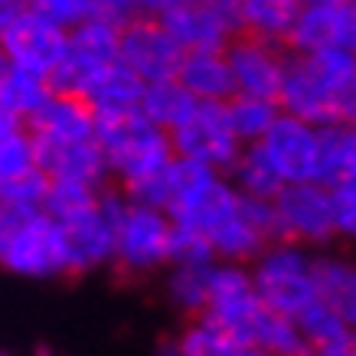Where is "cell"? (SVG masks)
I'll list each match as a JSON object with an SVG mask.
<instances>
[{
  "mask_svg": "<svg viewBox=\"0 0 356 356\" xmlns=\"http://www.w3.org/2000/svg\"><path fill=\"white\" fill-rule=\"evenodd\" d=\"M26 128V121H20L17 115H10V111L0 105V134H13V131Z\"/></svg>",
  "mask_w": 356,
  "mask_h": 356,
  "instance_id": "40",
  "label": "cell"
},
{
  "mask_svg": "<svg viewBox=\"0 0 356 356\" xmlns=\"http://www.w3.org/2000/svg\"><path fill=\"white\" fill-rule=\"evenodd\" d=\"M213 261H216V252L196 229L173 222L170 265H213Z\"/></svg>",
  "mask_w": 356,
  "mask_h": 356,
  "instance_id": "36",
  "label": "cell"
},
{
  "mask_svg": "<svg viewBox=\"0 0 356 356\" xmlns=\"http://www.w3.org/2000/svg\"><path fill=\"white\" fill-rule=\"evenodd\" d=\"M288 49L252 36H238L226 49V63L236 82V95L248 98H268L278 102L281 86H284V72H288Z\"/></svg>",
  "mask_w": 356,
  "mask_h": 356,
  "instance_id": "17",
  "label": "cell"
},
{
  "mask_svg": "<svg viewBox=\"0 0 356 356\" xmlns=\"http://www.w3.org/2000/svg\"><path fill=\"white\" fill-rule=\"evenodd\" d=\"M157 356H180V350H177V337L161 340V343H157Z\"/></svg>",
  "mask_w": 356,
  "mask_h": 356,
  "instance_id": "42",
  "label": "cell"
},
{
  "mask_svg": "<svg viewBox=\"0 0 356 356\" xmlns=\"http://www.w3.org/2000/svg\"><path fill=\"white\" fill-rule=\"evenodd\" d=\"M232 356H268V353H261V350H245V346H238Z\"/></svg>",
  "mask_w": 356,
  "mask_h": 356,
  "instance_id": "43",
  "label": "cell"
},
{
  "mask_svg": "<svg viewBox=\"0 0 356 356\" xmlns=\"http://www.w3.org/2000/svg\"><path fill=\"white\" fill-rule=\"evenodd\" d=\"M177 350L180 356H232L238 346L209 317H196L177 334Z\"/></svg>",
  "mask_w": 356,
  "mask_h": 356,
  "instance_id": "31",
  "label": "cell"
},
{
  "mask_svg": "<svg viewBox=\"0 0 356 356\" xmlns=\"http://www.w3.org/2000/svg\"><path fill=\"white\" fill-rule=\"evenodd\" d=\"M0 356H10V353H0Z\"/></svg>",
  "mask_w": 356,
  "mask_h": 356,
  "instance_id": "46",
  "label": "cell"
},
{
  "mask_svg": "<svg viewBox=\"0 0 356 356\" xmlns=\"http://www.w3.org/2000/svg\"><path fill=\"white\" fill-rule=\"evenodd\" d=\"M20 213H13V209H7V206H0V255H3V248H7V242H10L13 229L20 226Z\"/></svg>",
  "mask_w": 356,
  "mask_h": 356,
  "instance_id": "39",
  "label": "cell"
},
{
  "mask_svg": "<svg viewBox=\"0 0 356 356\" xmlns=\"http://www.w3.org/2000/svg\"><path fill=\"white\" fill-rule=\"evenodd\" d=\"M271 206H275V219H278V242L321 248L340 236L337 232L334 190L324 184L284 186Z\"/></svg>",
  "mask_w": 356,
  "mask_h": 356,
  "instance_id": "11",
  "label": "cell"
},
{
  "mask_svg": "<svg viewBox=\"0 0 356 356\" xmlns=\"http://www.w3.org/2000/svg\"><path fill=\"white\" fill-rule=\"evenodd\" d=\"M36 356H59V353H53L49 346H40V350H36Z\"/></svg>",
  "mask_w": 356,
  "mask_h": 356,
  "instance_id": "45",
  "label": "cell"
},
{
  "mask_svg": "<svg viewBox=\"0 0 356 356\" xmlns=\"http://www.w3.org/2000/svg\"><path fill=\"white\" fill-rule=\"evenodd\" d=\"M0 265L20 278H63L72 275V248L65 229L49 213L23 216L10 242L0 255Z\"/></svg>",
  "mask_w": 356,
  "mask_h": 356,
  "instance_id": "8",
  "label": "cell"
},
{
  "mask_svg": "<svg viewBox=\"0 0 356 356\" xmlns=\"http://www.w3.org/2000/svg\"><path fill=\"white\" fill-rule=\"evenodd\" d=\"M147 86L131 72L124 63H115L102 76L92 79V86L82 92V102L95 111V118H124L138 115Z\"/></svg>",
  "mask_w": 356,
  "mask_h": 356,
  "instance_id": "20",
  "label": "cell"
},
{
  "mask_svg": "<svg viewBox=\"0 0 356 356\" xmlns=\"http://www.w3.org/2000/svg\"><path fill=\"white\" fill-rule=\"evenodd\" d=\"M314 356H356V340L340 343V346H330V350H321V353H314Z\"/></svg>",
  "mask_w": 356,
  "mask_h": 356,
  "instance_id": "41",
  "label": "cell"
},
{
  "mask_svg": "<svg viewBox=\"0 0 356 356\" xmlns=\"http://www.w3.org/2000/svg\"><path fill=\"white\" fill-rule=\"evenodd\" d=\"M102 196V190L86 184H72V180H49V193H46V213L63 226L69 219L82 216L86 209L95 206V200Z\"/></svg>",
  "mask_w": 356,
  "mask_h": 356,
  "instance_id": "32",
  "label": "cell"
},
{
  "mask_svg": "<svg viewBox=\"0 0 356 356\" xmlns=\"http://www.w3.org/2000/svg\"><path fill=\"white\" fill-rule=\"evenodd\" d=\"M330 49L356 53V0H307L301 3L294 33L288 40L291 56H314Z\"/></svg>",
  "mask_w": 356,
  "mask_h": 356,
  "instance_id": "16",
  "label": "cell"
},
{
  "mask_svg": "<svg viewBox=\"0 0 356 356\" xmlns=\"http://www.w3.org/2000/svg\"><path fill=\"white\" fill-rule=\"evenodd\" d=\"M26 128H30L33 140L56 144V147L98 140L95 138V111L76 95H56L53 92V98L26 121Z\"/></svg>",
  "mask_w": 356,
  "mask_h": 356,
  "instance_id": "19",
  "label": "cell"
},
{
  "mask_svg": "<svg viewBox=\"0 0 356 356\" xmlns=\"http://www.w3.org/2000/svg\"><path fill=\"white\" fill-rule=\"evenodd\" d=\"M128 196L111 184L102 190L92 209L82 216L63 222L69 248H72V275H86L102 265H115V248H118V229L128 213Z\"/></svg>",
  "mask_w": 356,
  "mask_h": 356,
  "instance_id": "10",
  "label": "cell"
},
{
  "mask_svg": "<svg viewBox=\"0 0 356 356\" xmlns=\"http://www.w3.org/2000/svg\"><path fill=\"white\" fill-rule=\"evenodd\" d=\"M229 108V121H232V131L242 147H252V144H261L268 138V131L278 124V118L284 115L278 102H268V98H248V95H236L226 105Z\"/></svg>",
  "mask_w": 356,
  "mask_h": 356,
  "instance_id": "27",
  "label": "cell"
},
{
  "mask_svg": "<svg viewBox=\"0 0 356 356\" xmlns=\"http://www.w3.org/2000/svg\"><path fill=\"white\" fill-rule=\"evenodd\" d=\"M226 105H219V102H196L193 111L170 131L173 154L180 161L203 163L209 170L229 177V170L236 167L238 154H242V144H238L236 131H232Z\"/></svg>",
  "mask_w": 356,
  "mask_h": 356,
  "instance_id": "9",
  "label": "cell"
},
{
  "mask_svg": "<svg viewBox=\"0 0 356 356\" xmlns=\"http://www.w3.org/2000/svg\"><path fill=\"white\" fill-rule=\"evenodd\" d=\"M294 324L301 327V334H304V340H307V346H311V353H321V350H330V346L356 340V330L346 324L343 317H340L324 298L317 304H311Z\"/></svg>",
  "mask_w": 356,
  "mask_h": 356,
  "instance_id": "29",
  "label": "cell"
},
{
  "mask_svg": "<svg viewBox=\"0 0 356 356\" xmlns=\"http://www.w3.org/2000/svg\"><path fill=\"white\" fill-rule=\"evenodd\" d=\"M33 170H36V147H33L30 128L0 134V184H10Z\"/></svg>",
  "mask_w": 356,
  "mask_h": 356,
  "instance_id": "34",
  "label": "cell"
},
{
  "mask_svg": "<svg viewBox=\"0 0 356 356\" xmlns=\"http://www.w3.org/2000/svg\"><path fill=\"white\" fill-rule=\"evenodd\" d=\"M317 288L321 298L356 330V261L343 255H317Z\"/></svg>",
  "mask_w": 356,
  "mask_h": 356,
  "instance_id": "23",
  "label": "cell"
},
{
  "mask_svg": "<svg viewBox=\"0 0 356 356\" xmlns=\"http://www.w3.org/2000/svg\"><path fill=\"white\" fill-rule=\"evenodd\" d=\"M151 13L184 53H226L242 36L238 0H157Z\"/></svg>",
  "mask_w": 356,
  "mask_h": 356,
  "instance_id": "5",
  "label": "cell"
},
{
  "mask_svg": "<svg viewBox=\"0 0 356 356\" xmlns=\"http://www.w3.org/2000/svg\"><path fill=\"white\" fill-rule=\"evenodd\" d=\"M170 238L173 222L157 206L128 203V213L118 229L115 268L124 275H147L170 265Z\"/></svg>",
  "mask_w": 356,
  "mask_h": 356,
  "instance_id": "13",
  "label": "cell"
},
{
  "mask_svg": "<svg viewBox=\"0 0 356 356\" xmlns=\"http://www.w3.org/2000/svg\"><path fill=\"white\" fill-rule=\"evenodd\" d=\"M321 184H356V128L350 124L321 128Z\"/></svg>",
  "mask_w": 356,
  "mask_h": 356,
  "instance_id": "24",
  "label": "cell"
},
{
  "mask_svg": "<svg viewBox=\"0 0 356 356\" xmlns=\"http://www.w3.org/2000/svg\"><path fill=\"white\" fill-rule=\"evenodd\" d=\"M252 281L261 304L288 321H298L311 304L321 301L317 255L291 242H275L265 248L252 265Z\"/></svg>",
  "mask_w": 356,
  "mask_h": 356,
  "instance_id": "4",
  "label": "cell"
},
{
  "mask_svg": "<svg viewBox=\"0 0 356 356\" xmlns=\"http://www.w3.org/2000/svg\"><path fill=\"white\" fill-rule=\"evenodd\" d=\"M95 138L108 157L111 184L131 203L163 209L170 190V170L177 163L170 134L138 111L124 118H95Z\"/></svg>",
  "mask_w": 356,
  "mask_h": 356,
  "instance_id": "2",
  "label": "cell"
},
{
  "mask_svg": "<svg viewBox=\"0 0 356 356\" xmlns=\"http://www.w3.org/2000/svg\"><path fill=\"white\" fill-rule=\"evenodd\" d=\"M216 265V261H213ZM213 265H170L167 275V298L190 321L203 317L209 304V275Z\"/></svg>",
  "mask_w": 356,
  "mask_h": 356,
  "instance_id": "28",
  "label": "cell"
},
{
  "mask_svg": "<svg viewBox=\"0 0 356 356\" xmlns=\"http://www.w3.org/2000/svg\"><path fill=\"white\" fill-rule=\"evenodd\" d=\"M229 180L245 200H261V203H275V196L284 190V184L278 180V173H275V167L268 163L259 144L242 147L236 167L229 170Z\"/></svg>",
  "mask_w": 356,
  "mask_h": 356,
  "instance_id": "25",
  "label": "cell"
},
{
  "mask_svg": "<svg viewBox=\"0 0 356 356\" xmlns=\"http://www.w3.org/2000/svg\"><path fill=\"white\" fill-rule=\"evenodd\" d=\"M7 69H10V63H7V56H3V49H0V82H3V76H7Z\"/></svg>",
  "mask_w": 356,
  "mask_h": 356,
  "instance_id": "44",
  "label": "cell"
},
{
  "mask_svg": "<svg viewBox=\"0 0 356 356\" xmlns=\"http://www.w3.org/2000/svg\"><path fill=\"white\" fill-rule=\"evenodd\" d=\"M59 30L72 33L82 23L102 17V0H33Z\"/></svg>",
  "mask_w": 356,
  "mask_h": 356,
  "instance_id": "35",
  "label": "cell"
},
{
  "mask_svg": "<svg viewBox=\"0 0 356 356\" xmlns=\"http://www.w3.org/2000/svg\"><path fill=\"white\" fill-rule=\"evenodd\" d=\"M177 82L196 102H219V105H226V102L236 98V82H232V72H229L226 53H190Z\"/></svg>",
  "mask_w": 356,
  "mask_h": 356,
  "instance_id": "22",
  "label": "cell"
},
{
  "mask_svg": "<svg viewBox=\"0 0 356 356\" xmlns=\"http://www.w3.org/2000/svg\"><path fill=\"white\" fill-rule=\"evenodd\" d=\"M46 193H49V177L43 170H33L10 184H0V206H7L20 216H33V213H43Z\"/></svg>",
  "mask_w": 356,
  "mask_h": 356,
  "instance_id": "33",
  "label": "cell"
},
{
  "mask_svg": "<svg viewBox=\"0 0 356 356\" xmlns=\"http://www.w3.org/2000/svg\"><path fill=\"white\" fill-rule=\"evenodd\" d=\"M33 147H36V170H43L49 180H72V184H86L95 186V190L111 186L108 157H105L98 140L69 144V147L33 140Z\"/></svg>",
  "mask_w": 356,
  "mask_h": 356,
  "instance_id": "18",
  "label": "cell"
},
{
  "mask_svg": "<svg viewBox=\"0 0 356 356\" xmlns=\"http://www.w3.org/2000/svg\"><path fill=\"white\" fill-rule=\"evenodd\" d=\"M163 213L177 226L196 229L213 245L216 261L255 265L261 252L275 245L248 219L245 196L232 186V180L203 163H190L177 157Z\"/></svg>",
  "mask_w": 356,
  "mask_h": 356,
  "instance_id": "1",
  "label": "cell"
},
{
  "mask_svg": "<svg viewBox=\"0 0 356 356\" xmlns=\"http://www.w3.org/2000/svg\"><path fill=\"white\" fill-rule=\"evenodd\" d=\"M49 98H53L49 79L40 76V72H30V69L10 65L3 82H0V105L10 111V115H17L20 121H30Z\"/></svg>",
  "mask_w": 356,
  "mask_h": 356,
  "instance_id": "26",
  "label": "cell"
},
{
  "mask_svg": "<svg viewBox=\"0 0 356 356\" xmlns=\"http://www.w3.org/2000/svg\"><path fill=\"white\" fill-rule=\"evenodd\" d=\"M259 147L284 186L321 184V128L281 115Z\"/></svg>",
  "mask_w": 356,
  "mask_h": 356,
  "instance_id": "14",
  "label": "cell"
},
{
  "mask_svg": "<svg viewBox=\"0 0 356 356\" xmlns=\"http://www.w3.org/2000/svg\"><path fill=\"white\" fill-rule=\"evenodd\" d=\"M121 63L128 65L144 86H161V82L180 79L186 53L151 13V3H144L138 17L121 30Z\"/></svg>",
  "mask_w": 356,
  "mask_h": 356,
  "instance_id": "12",
  "label": "cell"
},
{
  "mask_svg": "<svg viewBox=\"0 0 356 356\" xmlns=\"http://www.w3.org/2000/svg\"><path fill=\"white\" fill-rule=\"evenodd\" d=\"M334 206H337V232L356 242V184H337Z\"/></svg>",
  "mask_w": 356,
  "mask_h": 356,
  "instance_id": "37",
  "label": "cell"
},
{
  "mask_svg": "<svg viewBox=\"0 0 356 356\" xmlns=\"http://www.w3.org/2000/svg\"><path fill=\"white\" fill-rule=\"evenodd\" d=\"M69 33L59 30L36 3H26L20 20L10 26V33L0 40V49L7 56V63L17 69H30L40 76H53L59 63L65 59Z\"/></svg>",
  "mask_w": 356,
  "mask_h": 356,
  "instance_id": "15",
  "label": "cell"
},
{
  "mask_svg": "<svg viewBox=\"0 0 356 356\" xmlns=\"http://www.w3.org/2000/svg\"><path fill=\"white\" fill-rule=\"evenodd\" d=\"M193 105H196V98L180 82H161V86H147L144 102H140V115L170 134L193 111Z\"/></svg>",
  "mask_w": 356,
  "mask_h": 356,
  "instance_id": "30",
  "label": "cell"
},
{
  "mask_svg": "<svg viewBox=\"0 0 356 356\" xmlns=\"http://www.w3.org/2000/svg\"><path fill=\"white\" fill-rule=\"evenodd\" d=\"M278 105L284 115L314 128H356V53L330 49L314 56H288V72Z\"/></svg>",
  "mask_w": 356,
  "mask_h": 356,
  "instance_id": "3",
  "label": "cell"
},
{
  "mask_svg": "<svg viewBox=\"0 0 356 356\" xmlns=\"http://www.w3.org/2000/svg\"><path fill=\"white\" fill-rule=\"evenodd\" d=\"M115 63H121V26L105 17V0H102V17L69 33L65 59L49 76V86L56 95L82 98V92L92 86V79L102 76Z\"/></svg>",
  "mask_w": 356,
  "mask_h": 356,
  "instance_id": "7",
  "label": "cell"
},
{
  "mask_svg": "<svg viewBox=\"0 0 356 356\" xmlns=\"http://www.w3.org/2000/svg\"><path fill=\"white\" fill-rule=\"evenodd\" d=\"M268 307L261 304L255 281H252V265H232V261H216L209 275V304L206 314L213 324H219L232 337L236 346L255 350L261 337V327L268 321Z\"/></svg>",
  "mask_w": 356,
  "mask_h": 356,
  "instance_id": "6",
  "label": "cell"
},
{
  "mask_svg": "<svg viewBox=\"0 0 356 356\" xmlns=\"http://www.w3.org/2000/svg\"><path fill=\"white\" fill-rule=\"evenodd\" d=\"M26 10L23 0H0V40L10 33V26L20 20V13Z\"/></svg>",
  "mask_w": 356,
  "mask_h": 356,
  "instance_id": "38",
  "label": "cell"
},
{
  "mask_svg": "<svg viewBox=\"0 0 356 356\" xmlns=\"http://www.w3.org/2000/svg\"><path fill=\"white\" fill-rule=\"evenodd\" d=\"M298 13H301L298 0H238L242 36L281 46V49H288Z\"/></svg>",
  "mask_w": 356,
  "mask_h": 356,
  "instance_id": "21",
  "label": "cell"
}]
</instances>
